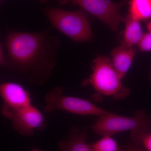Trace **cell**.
<instances>
[{"instance_id": "obj_11", "label": "cell", "mask_w": 151, "mask_h": 151, "mask_svg": "<svg viewBox=\"0 0 151 151\" xmlns=\"http://www.w3.org/2000/svg\"><path fill=\"white\" fill-rule=\"evenodd\" d=\"M140 22L129 14L126 17V27L121 45L131 47L138 44L144 34Z\"/></svg>"}, {"instance_id": "obj_14", "label": "cell", "mask_w": 151, "mask_h": 151, "mask_svg": "<svg viewBox=\"0 0 151 151\" xmlns=\"http://www.w3.org/2000/svg\"><path fill=\"white\" fill-rule=\"evenodd\" d=\"M94 151H125L110 136H103L99 140L91 144Z\"/></svg>"}, {"instance_id": "obj_9", "label": "cell", "mask_w": 151, "mask_h": 151, "mask_svg": "<svg viewBox=\"0 0 151 151\" xmlns=\"http://www.w3.org/2000/svg\"><path fill=\"white\" fill-rule=\"evenodd\" d=\"M137 51L134 47H127L121 45L111 52L112 64L122 79L129 69Z\"/></svg>"}, {"instance_id": "obj_8", "label": "cell", "mask_w": 151, "mask_h": 151, "mask_svg": "<svg viewBox=\"0 0 151 151\" xmlns=\"http://www.w3.org/2000/svg\"><path fill=\"white\" fill-rule=\"evenodd\" d=\"M11 120L14 129L24 136L33 135L35 131L43 129L46 127L44 116L32 105L18 111Z\"/></svg>"}, {"instance_id": "obj_3", "label": "cell", "mask_w": 151, "mask_h": 151, "mask_svg": "<svg viewBox=\"0 0 151 151\" xmlns=\"http://www.w3.org/2000/svg\"><path fill=\"white\" fill-rule=\"evenodd\" d=\"M45 13L53 27L74 41L86 42L92 39L89 17L84 10L68 11L49 8Z\"/></svg>"}, {"instance_id": "obj_13", "label": "cell", "mask_w": 151, "mask_h": 151, "mask_svg": "<svg viewBox=\"0 0 151 151\" xmlns=\"http://www.w3.org/2000/svg\"><path fill=\"white\" fill-rule=\"evenodd\" d=\"M132 142L146 151H151V131L137 129L131 131Z\"/></svg>"}, {"instance_id": "obj_20", "label": "cell", "mask_w": 151, "mask_h": 151, "mask_svg": "<svg viewBox=\"0 0 151 151\" xmlns=\"http://www.w3.org/2000/svg\"><path fill=\"white\" fill-rule=\"evenodd\" d=\"M48 1V0H43V2H42V3H44L45 2H46L47 1Z\"/></svg>"}, {"instance_id": "obj_5", "label": "cell", "mask_w": 151, "mask_h": 151, "mask_svg": "<svg viewBox=\"0 0 151 151\" xmlns=\"http://www.w3.org/2000/svg\"><path fill=\"white\" fill-rule=\"evenodd\" d=\"M46 105L44 108L45 113L62 110L81 115L105 116L110 112L99 108L88 100L63 94L61 86L55 87L46 94Z\"/></svg>"}, {"instance_id": "obj_6", "label": "cell", "mask_w": 151, "mask_h": 151, "mask_svg": "<svg viewBox=\"0 0 151 151\" xmlns=\"http://www.w3.org/2000/svg\"><path fill=\"white\" fill-rule=\"evenodd\" d=\"M127 2V0L119 3L111 0H58L60 5L70 3L79 6L99 19L113 31H117L120 23L125 22L126 17L121 15L120 11Z\"/></svg>"}, {"instance_id": "obj_16", "label": "cell", "mask_w": 151, "mask_h": 151, "mask_svg": "<svg viewBox=\"0 0 151 151\" xmlns=\"http://www.w3.org/2000/svg\"><path fill=\"white\" fill-rule=\"evenodd\" d=\"M122 147L125 151H146L136 146L132 141L128 142L125 145L122 146Z\"/></svg>"}, {"instance_id": "obj_1", "label": "cell", "mask_w": 151, "mask_h": 151, "mask_svg": "<svg viewBox=\"0 0 151 151\" xmlns=\"http://www.w3.org/2000/svg\"><path fill=\"white\" fill-rule=\"evenodd\" d=\"M49 30L37 32H12L6 37L9 63L28 81L40 85L50 77L56 64L60 41Z\"/></svg>"}, {"instance_id": "obj_18", "label": "cell", "mask_w": 151, "mask_h": 151, "mask_svg": "<svg viewBox=\"0 0 151 151\" xmlns=\"http://www.w3.org/2000/svg\"><path fill=\"white\" fill-rule=\"evenodd\" d=\"M147 28L149 32L151 33V21L149 22L147 25Z\"/></svg>"}, {"instance_id": "obj_2", "label": "cell", "mask_w": 151, "mask_h": 151, "mask_svg": "<svg viewBox=\"0 0 151 151\" xmlns=\"http://www.w3.org/2000/svg\"><path fill=\"white\" fill-rule=\"evenodd\" d=\"M91 67L92 74L82 81L81 85H90L99 94L116 100L124 99L130 94L131 90L122 84V79L109 57H97L93 60Z\"/></svg>"}, {"instance_id": "obj_12", "label": "cell", "mask_w": 151, "mask_h": 151, "mask_svg": "<svg viewBox=\"0 0 151 151\" xmlns=\"http://www.w3.org/2000/svg\"><path fill=\"white\" fill-rule=\"evenodd\" d=\"M129 14L138 20L151 19V0H130Z\"/></svg>"}, {"instance_id": "obj_15", "label": "cell", "mask_w": 151, "mask_h": 151, "mask_svg": "<svg viewBox=\"0 0 151 151\" xmlns=\"http://www.w3.org/2000/svg\"><path fill=\"white\" fill-rule=\"evenodd\" d=\"M138 45L140 51H151V33L149 32L144 34Z\"/></svg>"}, {"instance_id": "obj_17", "label": "cell", "mask_w": 151, "mask_h": 151, "mask_svg": "<svg viewBox=\"0 0 151 151\" xmlns=\"http://www.w3.org/2000/svg\"><path fill=\"white\" fill-rule=\"evenodd\" d=\"M0 65L7 67L6 62L4 57L2 48L1 43H0Z\"/></svg>"}, {"instance_id": "obj_7", "label": "cell", "mask_w": 151, "mask_h": 151, "mask_svg": "<svg viewBox=\"0 0 151 151\" xmlns=\"http://www.w3.org/2000/svg\"><path fill=\"white\" fill-rule=\"evenodd\" d=\"M0 95L4 101L3 114L10 119L18 111L32 105L29 93L17 83H0Z\"/></svg>"}, {"instance_id": "obj_19", "label": "cell", "mask_w": 151, "mask_h": 151, "mask_svg": "<svg viewBox=\"0 0 151 151\" xmlns=\"http://www.w3.org/2000/svg\"><path fill=\"white\" fill-rule=\"evenodd\" d=\"M31 151H42L41 150H39V149H36V148H34L32 149V150Z\"/></svg>"}, {"instance_id": "obj_10", "label": "cell", "mask_w": 151, "mask_h": 151, "mask_svg": "<svg viewBox=\"0 0 151 151\" xmlns=\"http://www.w3.org/2000/svg\"><path fill=\"white\" fill-rule=\"evenodd\" d=\"M87 134L76 126L71 128L68 139L58 143L60 151H94L91 144L86 143Z\"/></svg>"}, {"instance_id": "obj_21", "label": "cell", "mask_w": 151, "mask_h": 151, "mask_svg": "<svg viewBox=\"0 0 151 151\" xmlns=\"http://www.w3.org/2000/svg\"><path fill=\"white\" fill-rule=\"evenodd\" d=\"M43 1V0H41V1L42 2V1Z\"/></svg>"}, {"instance_id": "obj_4", "label": "cell", "mask_w": 151, "mask_h": 151, "mask_svg": "<svg viewBox=\"0 0 151 151\" xmlns=\"http://www.w3.org/2000/svg\"><path fill=\"white\" fill-rule=\"evenodd\" d=\"M89 129L102 137L137 129L151 131V116L142 111H137L132 117L109 113L100 117Z\"/></svg>"}]
</instances>
